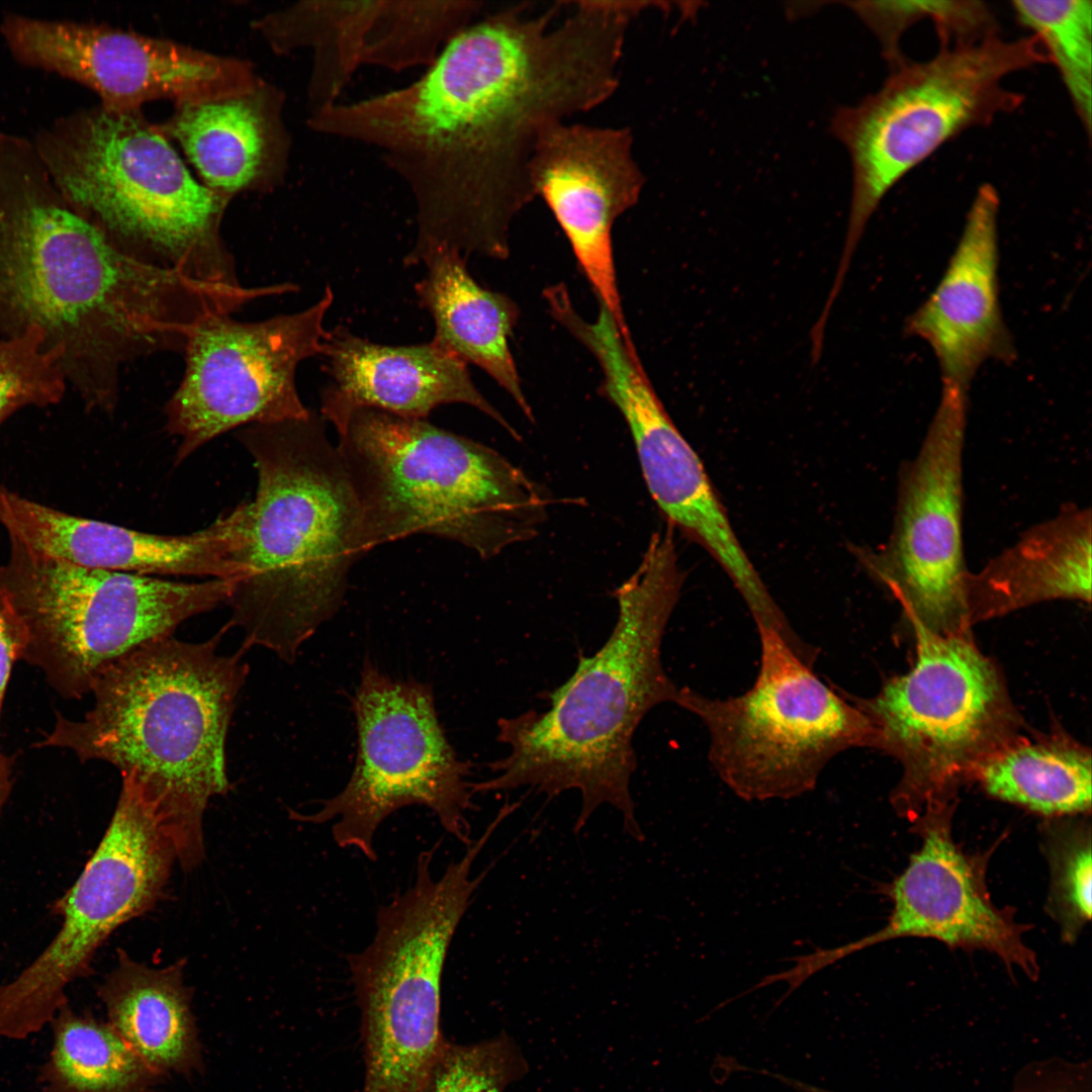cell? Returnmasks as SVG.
<instances>
[{"label": "cell", "mask_w": 1092, "mask_h": 1092, "mask_svg": "<svg viewBox=\"0 0 1092 1092\" xmlns=\"http://www.w3.org/2000/svg\"><path fill=\"white\" fill-rule=\"evenodd\" d=\"M570 333L597 359L602 391L629 426L644 479L658 507L672 525L717 559L751 614L767 612L772 597L741 547L701 459L651 386L632 338L605 309L595 322L577 320Z\"/></svg>", "instance_id": "cell-17"}, {"label": "cell", "mask_w": 1092, "mask_h": 1092, "mask_svg": "<svg viewBox=\"0 0 1092 1092\" xmlns=\"http://www.w3.org/2000/svg\"><path fill=\"white\" fill-rule=\"evenodd\" d=\"M3 807L4 806L0 805V814H1L2 810H3Z\"/></svg>", "instance_id": "cell-36"}, {"label": "cell", "mask_w": 1092, "mask_h": 1092, "mask_svg": "<svg viewBox=\"0 0 1092 1092\" xmlns=\"http://www.w3.org/2000/svg\"><path fill=\"white\" fill-rule=\"evenodd\" d=\"M519 3L453 37L413 83L308 116L315 132L378 150L408 187L417 239L406 266L436 249L509 255L517 214L536 197L530 163L549 126L617 89L619 39L597 12Z\"/></svg>", "instance_id": "cell-1"}, {"label": "cell", "mask_w": 1092, "mask_h": 1092, "mask_svg": "<svg viewBox=\"0 0 1092 1092\" xmlns=\"http://www.w3.org/2000/svg\"><path fill=\"white\" fill-rule=\"evenodd\" d=\"M64 361V350L52 346L36 327L0 340V424L21 407L59 401L65 390Z\"/></svg>", "instance_id": "cell-32"}, {"label": "cell", "mask_w": 1092, "mask_h": 1092, "mask_svg": "<svg viewBox=\"0 0 1092 1092\" xmlns=\"http://www.w3.org/2000/svg\"><path fill=\"white\" fill-rule=\"evenodd\" d=\"M1051 866L1049 908L1063 937L1076 938L1091 918L1092 856L1089 826L1058 829L1048 838Z\"/></svg>", "instance_id": "cell-34"}, {"label": "cell", "mask_w": 1092, "mask_h": 1092, "mask_svg": "<svg viewBox=\"0 0 1092 1092\" xmlns=\"http://www.w3.org/2000/svg\"><path fill=\"white\" fill-rule=\"evenodd\" d=\"M4 32L17 57L86 84L109 109L221 98L261 84L241 60L122 29L10 17Z\"/></svg>", "instance_id": "cell-18"}, {"label": "cell", "mask_w": 1092, "mask_h": 1092, "mask_svg": "<svg viewBox=\"0 0 1092 1092\" xmlns=\"http://www.w3.org/2000/svg\"><path fill=\"white\" fill-rule=\"evenodd\" d=\"M9 541L0 590L26 632L21 660L40 669L66 699L91 693L108 666L225 603L233 584L87 568Z\"/></svg>", "instance_id": "cell-10"}, {"label": "cell", "mask_w": 1092, "mask_h": 1092, "mask_svg": "<svg viewBox=\"0 0 1092 1092\" xmlns=\"http://www.w3.org/2000/svg\"><path fill=\"white\" fill-rule=\"evenodd\" d=\"M920 849L906 870L884 889L894 903L888 923L847 944L826 948L830 965L893 938L930 937L952 947L984 948L1010 968L1034 976V952L1022 940L1021 926L991 902L978 858L952 840L945 812L931 810L921 821Z\"/></svg>", "instance_id": "cell-21"}, {"label": "cell", "mask_w": 1092, "mask_h": 1092, "mask_svg": "<svg viewBox=\"0 0 1092 1092\" xmlns=\"http://www.w3.org/2000/svg\"><path fill=\"white\" fill-rule=\"evenodd\" d=\"M1017 22L1034 35L1058 71L1090 139L1092 125V1L1015 0Z\"/></svg>", "instance_id": "cell-30"}, {"label": "cell", "mask_w": 1092, "mask_h": 1092, "mask_svg": "<svg viewBox=\"0 0 1092 1092\" xmlns=\"http://www.w3.org/2000/svg\"><path fill=\"white\" fill-rule=\"evenodd\" d=\"M351 706L357 753L347 785L320 802L316 812L292 811L291 817L314 824L336 820L331 829L335 842L375 860L374 837L381 823L403 807L420 805L469 845L466 814L476 808L468 781L471 764L459 759L448 741L432 686L392 678L366 657Z\"/></svg>", "instance_id": "cell-12"}, {"label": "cell", "mask_w": 1092, "mask_h": 1092, "mask_svg": "<svg viewBox=\"0 0 1092 1092\" xmlns=\"http://www.w3.org/2000/svg\"><path fill=\"white\" fill-rule=\"evenodd\" d=\"M110 823L74 885L53 905L62 924L21 973L0 985V1035L24 1039L68 1002L67 987L90 975L98 948L120 925L152 910L177 860L157 803L130 772Z\"/></svg>", "instance_id": "cell-13"}, {"label": "cell", "mask_w": 1092, "mask_h": 1092, "mask_svg": "<svg viewBox=\"0 0 1092 1092\" xmlns=\"http://www.w3.org/2000/svg\"><path fill=\"white\" fill-rule=\"evenodd\" d=\"M321 416L334 426L360 407L427 419L444 404L464 403L487 415L516 439L518 433L479 392L467 365L432 341L408 346L377 344L345 326L327 331Z\"/></svg>", "instance_id": "cell-23"}, {"label": "cell", "mask_w": 1092, "mask_h": 1092, "mask_svg": "<svg viewBox=\"0 0 1092 1092\" xmlns=\"http://www.w3.org/2000/svg\"><path fill=\"white\" fill-rule=\"evenodd\" d=\"M240 287L136 259L67 209L27 204L0 217V307L65 352L90 406L111 412L124 364L183 353L206 317L240 308Z\"/></svg>", "instance_id": "cell-2"}, {"label": "cell", "mask_w": 1092, "mask_h": 1092, "mask_svg": "<svg viewBox=\"0 0 1092 1092\" xmlns=\"http://www.w3.org/2000/svg\"><path fill=\"white\" fill-rule=\"evenodd\" d=\"M420 264L426 274L415 292L421 308L434 320L432 342L485 371L533 420L509 344L519 317L517 304L475 281L458 252L436 249Z\"/></svg>", "instance_id": "cell-26"}, {"label": "cell", "mask_w": 1092, "mask_h": 1092, "mask_svg": "<svg viewBox=\"0 0 1092 1092\" xmlns=\"http://www.w3.org/2000/svg\"><path fill=\"white\" fill-rule=\"evenodd\" d=\"M334 427L367 553L427 534L490 559L532 539L546 517L544 493L522 470L427 419L360 407Z\"/></svg>", "instance_id": "cell-6"}, {"label": "cell", "mask_w": 1092, "mask_h": 1092, "mask_svg": "<svg viewBox=\"0 0 1092 1092\" xmlns=\"http://www.w3.org/2000/svg\"><path fill=\"white\" fill-rule=\"evenodd\" d=\"M526 1070L508 1035L469 1044L446 1041L421 1092H504Z\"/></svg>", "instance_id": "cell-33"}, {"label": "cell", "mask_w": 1092, "mask_h": 1092, "mask_svg": "<svg viewBox=\"0 0 1092 1092\" xmlns=\"http://www.w3.org/2000/svg\"><path fill=\"white\" fill-rule=\"evenodd\" d=\"M999 208L996 187L980 185L944 273L906 324L933 351L942 384L969 390L985 362L1015 357L999 300Z\"/></svg>", "instance_id": "cell-22"}, {"label": "cell", "mask_w": 1092, "mask_h": 1092, "mask_svg": "<svg viewBox=\"0 0 1092 1092\" xmlns=\"http://www.w3.org/2000/svg\"><path fill=\"white\" fill-rule=\"evenodd\" d=\"M333 301L327 285L301 311L252 323L217 313L194 329L183 352L182 380L165 406V429L180 439L175 465L233 429L309 415L297 392L296 369L322 355Z\"/></svg>", "instance_id": "cell-14"}, {"label": "cell", "mask_w": 1092, "mask_h": 1092, "mask_svg": "<svg viewBox=\"0 0 1092 1092\" xmlns=\"http://www.w3.org/2000/svg\"><path fill=\"white\" fill-rule=\"evenodd\" d=\"M1048 64L1032 35L939 49L931 59H909L890 69L882 87L854 106L839 108L832 131L852 165V195L839 289L866 226L885 196L908 173L963 132L985 127L1018 110L1024 95L1011 75Z\"/></svg>", "instance_id": "cell-8"}, {"label": "cell", "mask_w": 1092, "mask_h": 1092, "mask_svg": "<svg viewBox=\"0 0 1092 1092\" xmlns=\"http://www.w3.org/2000/svg\"><path fill=\"white\" fill-rule=\"evenodd\" d=\"M47 160L64 193L121 251L199 281L241 284L220 236L229 198L198 183L139 110L83 115L54 139Z\"/></svg>", "instance_id": "cell-7"}, {"label": "cell", "mask_w": 1092, "mask_h": 1092, "mask_svg": "<svg viewBox=\"0 0 1092 1092\" xmlns=\"http://www.w3.org/2000/svg\"><path fill=\"white\" fill-rule=\"evenodd\" d=\"M760 665L752 687L727 699L680 688L674 704L709 734V761L745 801L788 800L816 788L825 766L854 747H877L868 717L826 684L776 633L758 630Z\"/></svg>", "instance_id": "cell-11"}, {"label": "cell", "mask_w": 1092, "mask_h": 1092, "mask_svg": "<svg viewBox=\"0 0 1092 1092\" xmlns=\"http://www.w3.org/2000/svg\"><path fill=\"white\" fill-rule=\"evenodd\" d=\"M917 659L877 696L846 698L871 721L878 748L903 760L918 797L959 777L983 758L1009 720L998 675L963 634L913 626Z\"/></svg>", "instance_id": "cell-16"}, {"label": "cell", "mask_w": 1092, "mask_h": 1092, "mask_svg": "<svg viewBox=\"0 0 1092 1092\" xmlns=\"http://www.w3.org/2000/svg\"><path fill=\"white\" fill-rule=\"evenodd\" d=\"M632 147L629 128L560 122L542 132L530 163L536 196L564 232L600 305L626 334L611 237L645 183Z\"/></svg>", "instance_id": "cell-19"}, {"label": "cell", "mask_w": 1092, "mask_h": 1092, "mask_svg": "<svg viewBox=\"0 0 1092 1092\" xmlns=\"http://www.w3.org/2000/svg\"><path fill=\"white\" fill-rule=\"evenodd\" d=\"M1090 508L1067 506L967 577L970 622L1038 602L1091 601Z\"/></svg>", "instance_id": "cell-25"}, {"label": "cell", "mask_w": 1092, "mask_h": 1092, "mask_svg": "<svg viewBox=\"0 0 1092 1092\" xmlns=\"http://www.w3.org/2000/svg\"><path fill=\"white\" fill-rule=\"evenodd\" d=\"M325 422L311 410L236 435L253 459L257 489L246 503L229 626L243 630L242 648L264 647L288 663L339 612L351 569L367 554L359 502Z\"/></svg>", "instance_id": "cell-4"}, {"label": "cell", "mask_w": 1092, "mask_h": 1092, "mask_svg": "<svg viewBox=\"0 0 1092 1092\" xmlns=\"http://www.w3.org/2000/svg\"><path fill=\"white\" fill-rule=\"evenodd\" d=\"M185 965L182 959L151 968L119 948L117 965L98 988L107 1022L161 1077L189 1076L203 1068L192 990L183 979Z\"/></svg>", "instance_id": "cell-27"}, {"label": "cell", "mask_w": 1092, "mask_h": 1092, "mask_svg": "<svg viewBox=\"0 0 1092 1092\" xmlns=\"http://www.w3.org/2000/svg\"><path fill=\"white\" fill-rule=\"evenodd\" d=\"M475 841L437 879L438 844L422 851L415 880L378 908L372 941L347 957L361 1015L362 1092H421L445 1043L444 967L456 929L489 867L471 878Z\"/></svg>", "instance_id": "cell-9"}, {"label": "cell", "mask_w": 1092, "mask_h": 1092, "mask_svg": "<svg viewBox=\"0 0 1092 1092\" xmlns=\"http://www.w3.org/2000/svg\"><path fill=\"white\" fill-rule=\"evenodd\" d=\"M281 107L279 92L261 83L246 93L180 103L157 126L180 145L205 186L229 198L282 177L289 138Z\"/></svg>", "instance_id": "cell-24"}, {"label": "cell", "mask_w": 1092, "mask_h": 1092, "mask_svg": "<svg viewBox=\"0 0 1092 1092\" xmlns=\"http://www.w3.org/2000/svg\"><path fill=\"white\" fill-rule=\"evenodd\" d=\"M224 629L198 643H149L95 680L82 720L57 714L37 746L73 751L131 772L158 801L182 860L203 858V813L230 788L225 743L249 672L246 649L218 653Z\"/></svg>", "instance_id": "cell-5"}, {"label": "cell", "mask_w": 1092, "mask_h": 1092, "mask_svg": "<svg viewBox=\"0 0 1092 1092\" xmlns=\"http://www.w3.org/2000/svg\"><path fill=\"white\" fill-rule=\"evenodd\" d=\"M682 581L672 532L654 533L639 567L616 590L618 619L605 644L580 657L549 695V709L497 721L496 739L509 751L487 764L493 777L472 783L473 794L529 787L553 798L574 789L581 796L574 833L609 804L623 816L624 831L644 840L630 791L633 738L643 718L674 703L679 691L664 670L661 644Z\"/></svg>", "instance_id": "cell-3"}, {"label": "cell", "mask_w": 1092, "mask_h": 1092, "mask_svg": "<svg viewBox=\"0 0 1092 1092\" xmlns=\"http://www.w3.org/2000/svg\"><path fill=\"white\" fill-rule=\"evenodd\" d=\"M26 641L23 624L0 590V719L12 666L22 659ZM10 763L0 750V791H10Z\"/></svg>", "instance_id": "cell-35"}, {"label": "cell", "mask_w": 1092, "mask_h": 1092, "mask_svg": "<svg viewBox=\"0 0 1092 1092\" xmlns=\"http://www.w3.org/2000/svg\"><path fill=\"white\" fill-rule=\"evenodd\" d=\"M258 26L278 53L311 51L309 116L337 104L360 67H429L449 35L448 15L437 1H301Z\"/></svg>", "instance_id": "cell-20"}, {"label": "cell", "mask_w": 1092, "mask_h": 1092, "mask_svg": "<svg viewBox=\"0 0 1092 1092\" xmlns=\"http://www.w3.org/2000/svg\"><path fill=\"white\" fill-rule=\"evenodd\" d=\"M847 6L878 39L883 58L893 69L905 60L901 39L905 32L929 20L939 49L966 46L998 33L991 7L978 0L853 1Z\"/></svg>", "instance_id": "cell-31"}, {"label": "cell", "mask_w": 1092, "mask_h": 1092, "mask_svg": "<svg viewBox=\"0 0 1092 1092\" xmlns=\"http://www.w3.org/2000/svg\"><path fill=\"white\" fill-rule=\"evenodd\" d=\"M968 391L942 384L922 443L901 469L889 540L863 555L912 626L939 635L961 634L970 623L963 524Z\"/></svg>", "instance_id": "cell-15"}, {"label": "cell", "mask_w": 1092, "mask_h": 1092, "mask_svg": "<svg viewBox=\"0 0 1092 1092\" xmlns=\"http://www.w3.org/2000/svg\"><path fill=\"white\" fill-rule=\"evenodd\" d=\"M1091 778L1088 752L1056 744L1014 747L992 756L981 768L990 795L1044 815L1089 811Z\"/></svg>", "instance_id": "cell-29"}, {"label": "cell", "mask_w": 1092, "mask_h": 1092, "mask_svg": "<svg viewBox=\"0 0 1092 1092\" xmlns=\"http://www.w3.org/2000/svg\"><path fill=\"white\" fill-rule=\"evenodd\" d=\"M54 1042L38 1081L42 1092H153L161 1082L108 1022L67 1002L51 1022Z\"/></svg>", "instance_id": "cell-28"}]
</instances>
